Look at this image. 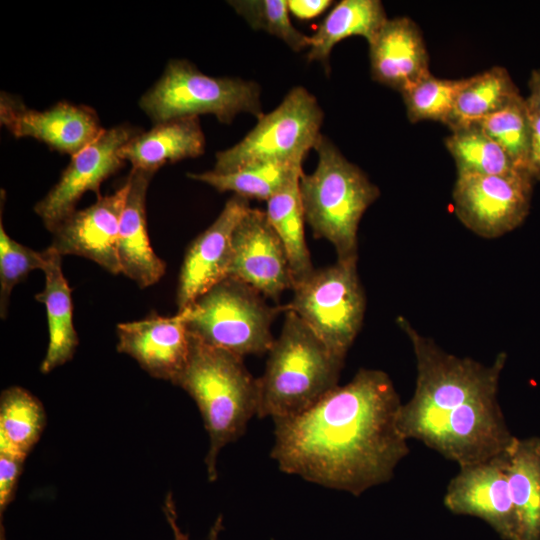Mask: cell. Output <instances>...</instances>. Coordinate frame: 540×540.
<instances>
[{
    "instance_id": "6da1fadb",
    "label": "cell",
    "mask_w": 540,
    "mask_h": 540,
    "mask_svg": "<svg viewBox=\"0 0 540 540\" xmlns=\"http://www.w3.org/2000/svg\"><path fill=\"white\" fill-rule=\"evenodd\" d=\"M401 405L387 373L361 368L310 408L274 421L270 455L284 473L360 496L388 482L409 453Z\"/></svg>"
},
{
    "instance_id": "7a4b0ae2",
    "label": "cell",
    "mask_w": 540,
    "mask_h": 540,
    "mask_svg": "<svg viewBox=\"0 0 540 540\" xmlns=\"http://www.w3.org/2000/svg\"><path fill=\"white\" fill-rule=\"evenodd\" d=\"M416 360V384L398 416L404 437L416 439L459 467L503 453L515 436L509 431L497 393L506 354L490 365L442 350L403 317Z\"/></svg>"
},
{
    "instance_id": "3957f363",
    "label": "cell",
    "mask_w": 540,
    "mask_h": 540,
    "mask_svg": "<svg viewBox=\"0 0 540 540\" xmlns=\"http://www.w3.org/2000/svg\"><path fill=\"white\" fill-rule=\"evenodd\" d=\"M190 338L187 363L174 384L199 408L210 441L205 458L207 474L215 481L220 451L242 436L249 420L257 415V378L247 370L242 357Z\"/></svg>"
},
{
    "instance_id": "277c9868",
    "label": "cell",
    "mask_w": 540,
    "mask_h": 540,
    "mask_svg": "<svg viewBox=\"0 0 540 540\" xmlns=\"http://www.w3.org/2000/svg\"><path fill=\"white\" fill-rule=\"evenodd\" d=\"M344 359L285 309L281 332L268 351L263 375L257 378V416L277 421L310 408L338 386Z\"/></svg>"
},
{
    "instance_id": "5b68a950",
    "label": "cell",
    "mask_w": 540,
    "mask_h": 540,
    "mask_svg": "<svg viewBox=\"0 0 540 540\" xmlns=\"http://www.w3.org/2000/svg\"><path fill=\"white\" fill-rule=\"evenodd\" d=\"M314 149L317 166L299 179L305 221L315 238L334 247L337 259L358 258L359 223L379 188L324 135Z\"/></svg>"
},
{
    "instance_id": "8992f818",
    "label": "cell",
    "mask_w": 540,
    "mask_h": 540,
    "mask_svg": "<svg viewBox=\"0 0 540 540\" xmlns=\"http://www.w3.org/2000/svg\"><path fill=\"white\" fill-rule=\"evenodd\" d=\"M246 283L227 277L197 298L188 311L187 328L199 341L244 358L268 353L271 326L284 306H269Z\"/></svg>"
},
{
    "instance_id": "52a82bcc",
    "label": "cell",
    "mask_w": 540,
    "mask_h": 540,
    "mask_svg": "<svg viewBox=\"0 0 540 540\" xmlns=\"http://www.w3.org/2000/svg\"><path fill=\"white\" fill-rule=\"evenodd\" d=\"M257 83L240 78L212 77L187 60H170L160 79L142 95L140 108L155 123L213 114L230 124L239 113L257 119L264 113Z\"/></svg>"
},
{
    "instance_id": "ba28073f",
    "label": "cell",
    "mask_w": 540,
    "mask_h": 540,
    "mask_svg": "<svg viewBox=\"0 0 540 540\" xmlns=\"http://www.w3.org/2000/svg\"><path fill=\"white\" fill-rule=\"evenodd\" d=\"M324 113L316 97L302 86L291 89L270 113L236 145L216 154L213 171L229 173L258 163L302 167L317 145Z\"/></svg>"
},
{
    "instance_id": "9c48e42d",
    "label": "cell",
    "mask_w": 540,
    "mask_h": 540,
    "mask_svg": "<svg viewBox=\"0 0 540 540\" xmlns=\"http://www.w3.org/2000/svg\"><path fill=\"white\" fill-rule=\"evenodd\" d=\"M358 258L337 259L314 269L296 283L286 310L294 312L334 353L346 354L358 335L366 296L357 271Z\"/></svg>"
},
{
    "instance_id": "30bf717a",
    "label": "cell",
    "mask_w": 540,
    "mask_h": 540,
    "mask_svg": "<svg viewBox=\"0 0 540 540\" xmlns=\"http://www.w3.org/2000/svg\"><path fill=\"white\" fill-rule=\"evenodd\" d=\"M534 180L524 171L500 175L457 174L453 208L476 235L492 239L519 227L530 209Z\"/></svg>"
},
{
    "instance_id": "8fae6325",
    "label": "cell",
    "mask_w": 540,
    "mask_h": 540,
    "mask_svg": "<svg viewBox=\"0 0 540 540\" xmlns=\"http://www.w3.org/2000/svg\"><path fill=\"white\" fill-rule=\"evenodd\" d=\"M138 133L129 124L114 126L71 157L58 182L34 207L49 231L76 210L84 193L102 196L101 184L125 164L120 149Z\"/></svg>"
},
{
    "instance_id": "7c38bea8",
    "label": "cell",
    "mask_w": 540,
    "mask_h": 540,
    "mask_svg": "<svg viewBox=\"0 0 540 540\" xmlns=\"http://www.w3.org/2000/svg\"><path fill=\"white\" fill-rule=\"evenodd\" d=\"M228 277L246 283L273 300L293 288L286 250L265 211L250 207L237 224L232 235Z\"/></svg>"
},
{
    "instance_id": "4fadbf2b",
    "label": "cell",
    "mask_w": 540,
    "mask_h": 540,
    "mask_svg": "<svg viewBox=\"0 0 540 540\" xmlns=\"http://www.w3.org/2000/svg\"><path fill=\"white\" fill-rule=\"evenodd\" d=\"M0 123L16 138H34L71 157L105 130L91 107L61 101L38 111L7 92L0 95Z\"/></svg>"
},
{
    "instance_id": "5bb4252c",
    "label": "cell",
    "mask_w": 540,
    "mask_h": 540,
    "mask_svg": "<svg viewBox=\"0 0 540 540\" xmlns=\"http://www.w3.org/2000/svg\"><path fill=\"white\" fill-rule=\"evenodd\" d=\"M128 190L127 179L113 194L97 198L85 209L75 210L50 231V246L62 256H81L112 274L121 273L118 235Z\"/></svg>"
},
{
    "instance_id": "9a60e30c",
    "label": "cell",
    "mask_w": 540,
    "mask_h": 540,
    "mask_svg": "<svg viewBox=\"0 0 540 540\" xmlns=\"http://www.w3.org/2000/svg\"><path fill=\"white\" fill-rule=\"evenodd\" d=\"M504 452L461 466L447 486L444 505L454 514L478 517L501 538L514 540L515 515Z\"/></svg>"
},
{
    "instance_id": "2e32d148",
    "label": "cell",
    "mask_w": 540,
    "mask_h": 540,
    "mask_svg": "<svg viewBox=\"0 0 540 540\" xmlns=\"http://www.w3.org/2000/svg\"><path fill=\"white\" fill-rule=\"evenodd\" d=\"M249 200L233 195L214 222L190 244L178 278V311L228 277L233 232L249 210Z\"/></svg>"
},
{
    "instance_id": "e0dca14e",
    "label": "cell",
    "mask_w": 540,
    "mask_h": 540,
    "mask_svg": "<svg viewBox=\"0 0 540 540\" xmlns=\"http://www.w3.org/2000/svg\"><path fill=\"white\" fill-rule=\"evenodd\" d=\"M187 309L174 316L153 315L116 326L117 350L135 359L151 376L173 384L190 352Z\"/></svg>"
},
{
    "instance_id": "ac0fdd59",
    "label": "cell",
    "mask_w": 540,
    "mask_h": 540,
    "mask_svg": "<svg viewBox=\"0 0 540 540\" xmlns=\"http://www.w3.org/2000/svg\"><path fill=\"white\" fill-rule=\"evenodd\" d=\"M368 44L372 78L382 85L401 93L431 74L422 33L408 17L387 19Z\"/></svg>"
},
{
    "instance_id": "d6986e66",
    "label": "cell",
    "mask_w": 540,
    "mask_h": 540,
    "mask_svg": "<svg viewBox=\"0 0 540 540\" xmlns=\"http://www.w3.org/2000/svg\"><path fill=\"white\" fill-rule=\"evenodd\" d=\"M153 175L138 169L131 170L118 235L121 273L141 288L157 283L166 271L165 262L152 249L147 231L146 194Z\"/></svg>"
},
{
    "instance_id": "ffe728a7",
    "label": "cell",
    "mask_w": 540,
    "mask_h": 540,
    "mask_svg": "<svg viewBox=\"0 0 540 540\" xmlns=\"http://www.w3.org/2000/svg\"><path fill=\"white\" fill-rule=\"evenodd\" d=\"M205 152V136L198 117H181L155 123L139 132L121 149L132 169L155 173L166 164L196 158Z\"/></svg>"
},
{
    "instance_id": "44dd1931",
    "label": "cell",
    "mask_w": 540,
    "mask_h": 540,
    "mask_svg": "<svg viewBox=\"0 0 540 540\" xmlns=\"http://www.w3.org/2000/svg\"><path fill=\"white\" fill-rule=\"evenodd\" d=\"M42 252L45 286L35 299L46 308L49 343L40 369L48 373L72 359L78 336L72 319L71 289L62 271V255L51 246Z\"/></svg>"
},
{
    "instance_id": "7402d4cb",
    "label": "cell",
    "mask_w": 540,
    "mask_h": 540,
    "mask_svg": "<svg viewBox=\"0 0 540 540\" xmlns=\"http://www.w3.org/2000/svg\"><path fill=\"white\" fill-rule=\"evenodd\" d=\"M504 456L515 515L514 540H540V437H514Z\"/></svg>"
},
{
    "instance_id": "603a6c76",
    "label": "cell",
    "mask_w": 540,
    "mask_h": 540,
    "mask_svg": "<svg viewBox=\"0 0 540 540\" xmlns=\"http://www.w3.org/2000/svg\"><path fill=\"white\" fill-rule=\"evenodd\" d=\"M386 20L379 0L340 1L310 37L307 60L319 61L328 69L330 53L338 42L351 36H361L369 43Z\"/></svg>"
},
{
    "instance_id": "cb8c5ba5",
    "label": "cell",
    "mask_w": 540,
    "mask_h": 540,
    "mask_svg": "<svg viewBox=\"0 0 540 540\" xmlns=\"http://www.w3.org/2000/svg\"><path fill=\"white\" fill-rule=\"evenodd\" d=\"M521 97L508 71L492 67L466 78L445 125L451 131L469 127Z\"/></svg>"
},
{
    "instance_id": "d4e9b609",
    "label": "cell",
    "mask_w": 540,
    "mask_h": 540,
    "mask_svg": "<svg viewBox=\"0 0 540 540\" xmlns=\"http://www.w3.org/2000/svg\"><path fill=\"white\" fill-rule=\"evenodd\" d=\"M46 424L42 403L19 386L5 389L0 397V453L25 460Z\"/></svg>"
},
{
    "instance_id": "484cf974",
    "label": "cell",
    "mask_w": 540,
    "mask_h": 540,
    "mask_svg": "<svg viewBox=\"0 0 540 540\" xmlns=\"http://www.w3.org/2000/svg\"><path fill=\"white\" fill-rule=\"evenodd\" d=\"M300 176L268 199L265 211L286 250L294 285L306 279L315 269L305 240L306 221L299 190Z\"/></svg>"
},
{
    "instance_id": "4316f807",
    "label": "cell",
    "mask_w": 540,
    "mask_h": 540,
    "mask_svg": "<svg viewBox=\"0 0 540 540\" xmlns=\"http://www.w3.org/2000/svg\"><path fill=\"white\" fill-rule=\"evenodd\" d=\"M302 167L281 163H258L229 173L206 171L188 173L192 180L214 187L219 192H234L246 199L268 200L302 174Z\"/></svg>"
},
{
    "instance_id": "83f0119b",
    "label": "cell",
    "mask_w": 540,
    "mask_h": 540,
    "mask_svg": "<svg viewBox=\"0 0 540 540\" xmlns=\"http://www.w3.org/2000/svg\"><path fill=\"white\" fill-rule=\"evenodd\" d=\"M445 144L455 161L457 174L500 175L521 171L506 152L477 126L452 131Z\"/></svg>"
},
{
    "instance_id": "f1b7e54d",
    "label": "cell",
    "mask_w": 540,
    "mask_h": 540,
    "mask_svg": "<svg viewBox=\"0 0 540 540\" xmlns=\"http://www.w3.org/2000/svg\"><path fill=\"white\" fill-rule=\"evenodd\" d=\"M473 125L492 138L518 170L527 172L530 116L526 98L519 97L505 108Z\"/></svg>"
},
{
    "instance_id": "f546056e",
    "label": "cell",
    "mask_w": 540,
    "mask_h": 540,
    "mask_svg": "<svg viewBox=\"0 0 540 540\" xmlns=\"http://www.w3.org/2000/svg\"><path fill=\"white\" fill-rule=\"evenodd\" d=\"M465 82L466 78L449 80L429 74L411 85L401 92L408 119L412 123L432 120L446 124Z\"/></svg>"
},
{
    "instance_id": "4dcf8cb0",
    "label": "cell",
    "mask_w": 540,
    "mask_h": 540,
    "mask_svg": "<svg viewBox=\"0 0 540 540\" xmlns=\"http://www.w3.org/2000/svg\"><path fill=\"white\" fill-rule=\"evenodd\" d=\"M229 4L253 29L276 36L295 52L310 47V37L292 25L286 0H237Z\"/></svg>"
},
{
    "instance_id": "1f68e13d",
    "label": "cell",
    "mask_w": 540,
    "mask_h": 540,
    "mask_svg": "<svg viewBox=\"0 0 540 540\" xmlns=\"http://www.w3.org/2000/svg\"><path fill=\"white\" fill-rule=\"evenodd\" d=\"M45 265L43 252L12 239L0 221V315L5 318L13 288L35 269Z\"/></svg>"
},
{
    "instance_id": "d6a6232c",
    "label": "cell",
    "mask_w": 540,
    "mask_h": 540,
    "mask_svg": "<svg viewBox=\"0 0 540 540\" xmlns=\"http://www.w3.org/2000/svg\"><path fill=\"white\" fill-rule=\"evenodd\" d=\"M23 459L0 453V522L3 513L14 497L21 474Z\"/></svg>"
},
{
    "instance_id": "836d02e7",
    "label": "cell",
    "mask_w": 540,
    "mask_h": 540,
    "mask_svg": "<svg viewBox=\"0 0 540 540\" xmlns=\"http://www.w3.org/2000/svg\"><path fill=\"white\" fill-rule=\"evenodd\" d=\"M529 116L530 143L527 161V173L535 182L540 181V113L529 109Z\"/></svg>"
},
{
    "instance_id": "e575fe53",
    "label": "cell",
    "mask_w": 540,
    "mask_h": 540,
    "mask_svg": "<svg viewBox=\"0 0 540 540\" xmlns=\"http://www.w3.org/2000/svg\"><path fill=\"white\" fill-rule=\"evenodd\" d=\"M164 514L166 516V519L173 531L174 540H189L188 534H185L182 532V530L179 528L177 523V514H176V508H175V502L173 495L169 493L164 501ZM223 528V520L220 516L212 526L209 534V540H217L220 531Z\"/></svg>"
},
{
    "instance_id": "d590c367",
    "label": "cell",
    "mask_w": 540,
    "mask_h": 540,
    "mask_svg": "<svg viewBox=\"0 0 540 540\" xmlns=\"http://www.w3.org/2000/svg\"><path fill=\"white\" fill-rule=\"evenodd\" d=\"M288 9L295 17L308 20L320 15L331 4V0H289Z\"/></svg>"
},
{
    "instance_id": "8d00e7d4",
    "label": "cell",
    "mask_w": 540,
    "mask_h": 540,
    "mask_svg": "<svg viewBox=\"0 0 540 540\" xmlns=\"http://www.w3.org/2000/svg\"><path fill=\"white\" fill-rule=\"evenodd\" d=\"M530 95L526 98L529 109L540 113V70H533L528 82Z\"/></svg>"
}]
</instances>
